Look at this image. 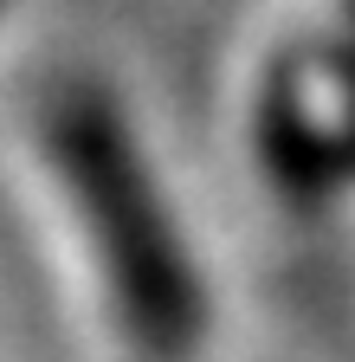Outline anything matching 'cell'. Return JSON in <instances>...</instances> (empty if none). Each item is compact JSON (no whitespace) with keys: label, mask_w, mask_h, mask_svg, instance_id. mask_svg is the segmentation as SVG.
I'll return each instance as SVG.
<instances>
[{"label":"cell","mask_w":355,"mask_h":362,"mask_svg":"<svg viewBox=\"0 0 355 362\" xmlns=\"http://www.w3.org/2000/svg\"><path fill=\"white\" fill-rule=\"evenodd\" d=\"M13 136L97 343L116 362H207L219 298L116 78L91 65L32 78L13 104Z\"/></svg>","instance_id":"obj_1"},{"label":"cell","mask_w":355,"mask_h":362,"mask_svg":"<svg viewBox=\"0 0 355 362\" xmlns=\"http://www.w3.org/2000/svg\"><path fill=\"white\" fill-rule=\"evenodd\" d=\"M246 149L252 175L297 220L355 207V33L330 7L258 52L246 90Z\"/></svg>","instance_id":"obj_2"}]
</instances>
